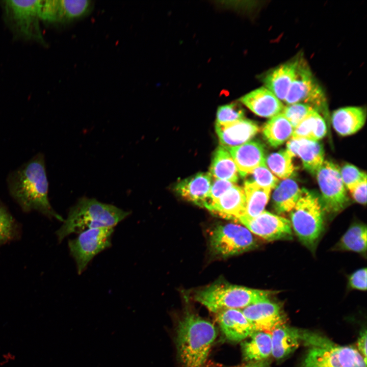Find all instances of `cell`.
Here are the masks:
<instances>
[{
    "instance_id": "1",
    "label": "cell",
    "mask_w": 367,
    "mask_h": 367,
    "mask_svg": "<svg viewBox=\"0 0 367 367\" xmlns=\"http://www.w3.org/2000/svg\"><path fill=\"white\" fill-rule=\"evenodd\" d=\"M7 183L11 196L24 212L36 211L49 219L64 221L49 201L48 183L43 154H36L10 173Z\"/></svg>"
},
{
    "instance_id": "2",
    "label": "cell",
    "mask_w": 367,
    "mask_h": 367,
    "mask_svg": "<svg viewBox=\"0 0 367 367\" xmlns=\"http://www.w3.org/2000/svg\"><path fill=\"white\" fill-rule=\"evenodd\" d=\"M217 337L214 325L193 314L179 322L177 330L178 355L184 367H202Z\"/></svg>"
},
{
    "instance_id": "3",
    "label": "cell",
    "mask_w": 367,
    "mask_h": 367,
    "mask_svg": "<svg viewBox=\"0 0 367 367\" xmlns=\"http://www.w3.org/2000/svg\"><path fill=\"white\" fill-rule=\"evenodd\" d=\"M130 214L113 205L94 198L82 197L71 207L67 219L56 233L59 242L72 233L89 229L113 227Z\"/></svg>"
},
{
    "instance_id": "4",
    "label": "cell",
    "mask_w": 367,
    "mask_h": 367,
    "mask_svg": "<svg viewBox=\"0 0 367 367\" xmlns=\"http://www.w3.org/2000/svg\"><path fill=\"white\" fill-rule=\"evenodd\" d=\"M277 291L254 289L225 283H216L197 292L195 300L214 312L228 309H243L269 299Z\"/></svg>"
},
{
    "instance_id": "5",
    "label": "cell",
    "mask_w": 367,
    "mask_h": 367,
    "mask_svg": "<svg viewBox=\"0 0 367 367\" xmlns=\"http://www.w3.org/2000/svg\"><path fill=\"white\" fill-rule=\"evenodd\" d=\"M292 230L301 243L314 251L324 226V212L319 197L305 189L290 212Z\"/></svg>"
},
{
    "instance_id": "6",
    "label": "cell",
    "mask_w": 367,
    "mask_h": 367,
    "mask_svg": "<svg viewBox=\"0 0 367 367\" xmlns=\"http://www.w3.org/2000/svg\"><path fill=\"white\" fill-rule=\"evenodd\" d=\"M283 102L286 105L302 103L310 106L319 113L327 111L324 91L302 57L299 58L295 78Z\"/></svg>"
},
{
    "instance_id": "7",
    "label": "cell",
    "mask_w": 367,
    "mask_h": 367,
    "mask_svg": "<svg viewBox=\"0 0 367 367\" xmlns=\"http://www.w3.org/2000/svg\"><path fill=\"white\" fill-rule=\"evenodd\" d=\"M210 245L217 255L228 257L248 251L257 246L252 233L242 225H220L210 233Z\"/></svg>"
},
{
    "instance_id": "8",
    "label": "cell",
    "mask_w": 367,
    "mask_h": 367,
    "mask_svg": "<svg viewBox=\"0 0 367 367\" xmlns=\"http://www.w3.org/2000/svg\"><path fill=\"white\" fill-rule=\"evenodd\" d=\"M41 4L42 0L4 2L7 19L20 36L44 42L39 25Z\"/></svg>"
},
{
    "instance_id": "9",
    "label": "cell",
    "mask_w": 367,
    "mask_h": 367,
    "mask_svg": "<svg viewBox=\"0 0 367 367\" xmlns=\"http://www.w3.org/2000/svg\"><path fill=\"white\" fill-rule=\"evenodd\" d=\"M113 231V227L89 229L68 241L70 253L76 263L79 274L95 255L111 246Z\"/></svg>"
},
{
    "instance_id": "10",
    "label": "cell",
    "mask_w": 367,
    "mask_h": 367,
    "mask_svg": "<svg viewBox=\"0 0 367 367\" xmlns=\"http://www.w3.org/2000/svg\"><path fill=\"white\" fill-rule=\"evenodd\" d=\"M315 175L325 208L333 213L342 211L349 200L340 169L333 163L324 161Z\"/></svg>"
},
{
    "instance_id": "11",
    "label": "cell",
    "mask_w": 367,
    "mask_h": 367,
    "mask_svg": "<svg viewBox=\"0 0 367 367\" xmlns=\"http://www.w3.org/2000/svg\"><path fill=\"white\" fill-rule=\"evenodd\" d=\"M237 221L252 233L266 241L290 240L293 237L289 220L265 210L254 217L242 216Z\"/></svg>"
},
{
    "instance_id": "12",
    "label": "cell",
    "mask_w": 367,
    "mask_h": 367,
    "mask_svg": "<svg viewBox=\"0 0 367 367\" xmlns=\"http://www.w3.org/2000/svg\"><path fill=\"white\" fill-rule=\"evenodd\" d=\"M242 310L255 331L271 333L285 325L286 322L281 306L269 299L250 305Z\"/></svg>"
},
{
    "instance_id": "13",
    "label": "cell",
    "mask_w": 367,
    "mask_h": 367,
    "mask_svg": "<svg viewBox=\"0 0 367 367\" xmlns=\"http://www.w3.org/2000/svg\"><path fill=\"white\" fill-rule=\"evenodd\" d=\"M90 6L88 0H42L41 20L54 22L77 19L84 16Z\"/></svg>"
},
{
    "instance_id": "14",
    "label": "cell",
    "mask_w": 367,
    "mask_h": 367,
    "mask_svg": "<svg viewBox=\"0 0 367 367\" xmlns=\"http://www.w3.org/2000/svg\"><path fill=\"white\" fill-rule=\"evenodd\" d=\"M305 345L309 347L301 367H341L334 349V344L312 333Z\"/></svg>"
},
{
    "instance_id": "15",
    "label": "cell",
    "mask_w": 367,
    "mask_h": 367,
    "mask_svg": "<svg viewBox=\"0 0 367 367\" xmlns=\"http://www.w3.org/2000/svg\"><path fill=\"white\" fill-rule=\"evenodd\" d=\"M286 149L293 157L298 156L304 167L312 174H316L325 161L323 147L319 141L291 138L287 142Z\"/></svg>"
},
{
    "instance_id": "16",
    "label": "cell",
    "mask_w": 367,
    "mask_h": 367,
    "mask_svg": "<svg viewBox=\"0 0 367 367\" xmlns=\"http://www.w3.org/2000/svg\"><path fill=\"white\" fill-rule=\"evenodd\" d=\"M217 313L219 326L225 337L230 341L242 342L255 331L241 309H228Z\"/></svg>"
},
{
    "instance_id": "17",
    "label": "cell",
    "mask_w": 367,
    "mask_h": 367,
    "mask_svg": "<svg viewBox=\"0 0 367 367\" xmlns=\"http://www.w3.org/2000/svg\"><path fill=\"white\" fill-rule=\"evenodd\" d=\"M240 100L254 114L265 118L281 113L284 107L283 103L265 87L251 91Z\"/></svg>"
},
{
    "instance_id": "18",
    "label": "cell",
    "mask_w": 367,
    "mask_h": 367,
    "mask_svg": "<svg viewBox=\"0 0 367 367\" xmlns=\"http://www.w3.org/2000/svg\"><path fill=\"white\" fill-rule=\"evenodd\" d=\"M259 129L255 122L244 118L227 125L216 124V133L221 146L227 149L250 141Z\"/></svg>"
},
{
    "instance_id": "19",
    "label": "cell",
    "mask_w": 367,
    "mask_h": 367,
    "mask_svg": "<svg viewBox=\"0 0 367 367\" xmlns=\"http://www.w3.org/2000/svg\"><path fill=\"white\" fill-rule=\"evenodd\" d=\"M245 207L246 197L244 189L234 185L218 200L205 208L221 217L236 221L244 215Z\"/></svg>"
},
{
    "instance_id": "20",
    "label": "cell",
    "mask_w": 367,
    "mask_h": 367,
    "mask_svg": "<svg viewBox=\"0 0 367 367\" xmlns=\"http://www.w3.org/2000/svg\"><path fill=\"white\" fill-rule=\"evenodd\" d=\"M227 150L243 177L250 175L255 168L265 163L264 148L259 142L250 141Z\"/></svg>"
},
{
    "instance_id": "21",
    "label": "cell",
    "mask_w": 367,
    "mask_h": 367,
    "mask_svg": "<svg viewBox=\"0 0 367 367\" xmlns=\"http://www.w3.org/2000/svg\"><path fill=\"white\" fill-rule=\"evenodd\" d=\"M299 57L282 64L264 78L265 87L283 102L295 78Z\"/></svg>"
},
{
    "instance_id": "22",
    "label": "cell",
    "mask_w": 367,
    "mask_h": 367,
    "mask_svg": "<svg viewBox=\"0 0 367 367\" xmlns=\"http://www.w3.org/2000/svg\"><path fill=\"white\" fill-rule=\"evenodd\" d=\"M212 176L209 172L198 173L177 184L175 189L185 199L203 206L211 188Z\"/></svg>"
},
{
    "instance_id": "23",
    "label": "cell",
    "mask_w": 367,
    "mask_h": 367,
    "mask_svg": "<svg viewBox=\"0 0 367 367\" xmlns=\"http://www.w3.org/2000/svg\"><path fill=\"white\" fill-rule=\"evenodd\" d=\"M366 113L362 107H347L333 112L331 121L333 128L340 135L346 136L356 133L365 122Z\"/></svg>"
},
{
    "instance_id": "24",
    "label": "cell",
    "mask_w": 367,
    "mask_h": 367,
    "mask_svg": "<svg viewBox=\"0 0 367 367\" xmlns=\"http://www.w3.org/2000/svg\"><path fill=\"white\" fill-rule=\"evenodd\" d=\"M271 333L272 355L278 360L293 353L301 342V330L286 325L277 328Z\"/></svg>"
},
{
    "instance_id": "25",
    "label": "cell",
    "mask_w": 367,
    "mask_h": 367,
    "mask_svg": "<svg viewBox=\"0 0 367 367\" xmlns=\"http://www.w3.org/2000/svg\"><path fill=\"white\" fill-rule=\"evenodd\" d=\"M247 338L241 343L243 356L245 360L260 361L272 355L271 333L256 331Z\"/></svg>"
},
{
    "instance_id": "26",
    "label": "cell",
    "mask_w": 367,
    "mask_h": 367,
    "mask_svg": "<svg viewBox=\"0 0 367 367\" xmlns=\"http://www.w3.org/2000/svg\"><path fill=\"white\" fill-rule=\"evenodd\" d=\"M301 191L297 182L292 179L287 178L279 182L274 189L272 195L275 211L278 214L290 212L300 198Z\"/></svg>"
},
{
    "instance_id": "27",
    "label": "cell",
    "mask_w": 367,
    "mask_h": 367,
    "mask_svg": "<svg viewBox=\"0 0 367 367\" xmlns=\"http://www.w3.org/2000/svg\"><path fill=\"white\" fill-rule=\"evenodd\" d=\"M209 173L214 178L233 183L239 179L237 165L228 150L222 146H219L214 154Z\"/></svg>"
},
{
    "instance_id": "28",
    "label": "cell",
    "mask_w": 367,
    "mask_h": 367,
    "mask_svg": "<svg viewBox=\"0 0 367 367\" xmlns=\"http://www.w3.org/2000/svg\"><path fill=\"white\" fill-rule=\"evenodd\" d=\"M294 128L287 119L280 113L270 118L263 128L267 141L277 147L291 138Z\"/></svg>"
},
{
    "instance_id": "29",
    "label": "cell",
    "mask_w": 367,
    "mask_h": 367,
    "mask_svg": "<svg viewBox=\"0 0 367 367\" xmlns=\"http://www.w3.org/2000/svg\"><path fill=\"white\" fill-rule=\"evenodd\" d=\"M243 189L246 197V207L244 215L242 216L256 217L265 211L272 190L261 187L250 180L245 182Z\"/></svg>"
},
{
    "instance_id": "30",
    "label": "cell",
    "mask_w": 367,
    "mask_h": 367,
    "mask_svg": "<svg viewBox=\"0 0 367 367\" xmlns=\"http://www.w3.org/2000/svg\"><path fill=\"white\" fill-rule=\"evenodd\" d=\"M367 231L366 225H352L343 234L334 249L349 251L365 254L366 251Z\"/></svg>"
},
{
    "instance_id": "31",
    "label": "cell",
    "mask_w": 367,
    "mask_h": 367,
    "mask_svg": "<svg viewBox=\"0 0 367 367\" xmlns=\"http://www.w3.org/2000/svg\"><path fill=\"white\" fill-rule=\"evenodd\" d=\"M325 121L322 115L314 111L296 127L291 138H303L318 141L326 134Z\"/></svg>"
},
{
    "instance_id": "32",
    "label": "cell",
    "mask_w": 367,
    "mask_h": 367,
    "mask_svg": "<svg viewBox=\"0 0 367 367\" xmlns=\"http://www.w3.org/2000/svg\"><path fill=\"white\" fill-rule=\"evenodd\" d=\"M291 153L286 149L272 153L265 159L266 165L278 179L289 178L294 171Z\"/></svg>"
},
{
    "instance_id": "33",
    "label": "cell",
    "mask_w": 367,
    "mask_h": 367,
    "mask_svg": "<svg viewBox=\"0 0 367 367\" xmlns=\"http://www.w3.org/2000/svg\"><path fill=\"white\" fill-rule=\"evenodd\" d=\"M20 225L0 200V247L21 237Z\"/></svg>"
},
{
    "instance_id": "34",
    "label": "cell",
    "mask_w": 367,
    "mask_h": 367,
    "mask_svg": "<svg viewBox=\"0 0 367 367\" xmlns=\"http://www.w3.org/2000/svg\"><path fill=\"white\" fill-rule=\"evenodd\" d=\"M334 349L341 367H366V361L355 348L334 344Z\"/></svg>"
},
{
    "instance_id": "35",
    "label": "cell",
    "mask_w": 367,
    "mask_h": 367,
    "mask_svg": "<svg viewBox=\"0 0 367 367\" xmlns=\"http://www.w3.org/2000/svg\"><path fill=\"white\" fill-rule=\"evenodd\" d=\"M314 111L316 110L308 104L296 103L284 106L281 113L295 128Z\"/></svg>"
},
{
    "instance_id": "36",
    "label": "cell",
    "mask_w": 367,
    "mask_h": 367,
    "mask_svg": "<svg viewBox=\"0 0 367 367\" xmlns=\"http://www.w3.org/2000/svg\"><path fill=\"white\" fill-rule=\"evenodd\" d=\"M244 112L236 103L219 107L217 112L216 124L227 125L244 119Z\"/></svg>"
},
{
    "instance_id": "37",
    "label": "cell",
    "mask_w": 367,
    "mask_h": 367,
    "mask_svg": "<svg viewBox=\"0 0 367 367\" xmlns=\"http://www.w3.org/2000/svg\"><path fill=\"white\" fill-rule=\"evenodd\" d=\"M250 174L252 176L250 180L265 188L274 189L279 182V179L271 172L266 163L255 168Z\"/></svg>"
},
{
    "instance_id": "38",
    "label": "cell",
    "mask_w": 367,
    "mask_h": 367,
    "mask_svg": "<svg viewBox=\"0 0 367 367\" xmlns=\"http://www.w3.org/2000/svg\"><path fill=\"white\" fill-rule=\"evenodd\" d=\"M340 173L345 187L349 191L366 178L365 173L361 171L356 167L351 164L344 166L340 169Z\"/></svg>"
},
{
    "instance_id": "39",
    "label": "cell",
    "mask_w": 367,
    "mask_h": 367,
    "mask_svg": "<svg viewBox=\"0 0 367 367\" xmlns=\"http://www.w3.org/2000/svg\"><path fill=\"white\" fill-rule=\"evenodd\" d=\"M234 185V183L228 180L217 179L212 177L209 196L205 201L203 207H206L209 204L216 201Z\"/></svg>"
},
{
    "instance_id": "40",
    "label": "cell",
    "mask_w": 367,
    "mask_h": 367,
    "mask_svg": "<svg viewBox=\"0 0 367 367\" xmlns=\"http://www.w3.org/2000/svg\"><path fill=\"white\" fill-rule=\"evenodd\" d=\"M349 285L354 290L366 291V269L361 268L353 273L349 278Z\"/></svg>"
},
{
    "instance_id": "41",
    "label": "cell",
    "mask_w": 367,
    "mask_h": 367,
    "mask_svg": "<svg viewBox=\"0 0 367 367\" xmlns=\"http://www.w3.org/2000/svg\"><path fill=\"white\" fill-rule=\"evenodd\" d=\"M350 191L353 199L357 202L365 205L366 203V178L357 185Z\"/></svg>"
},
{
    "instance_id": "42",
    "label": "cell",
    "mask_w": 367,
    "mask_h": 367,
    "mask_svg": "<svg viewBox=\"0 0 367 367\" xmlns=\"http://www.w3.org/2000/svg\"><path fill=\"white\" fill-rule=\"evenodd\" d=\"M366 330H362L359 334L357 340V347L359 352L366 361Z\"/></svg>"
},
{
    "instance_id": "43",
    "label": "cell",
    "mask_w": 367,
    "mask_h": 367,
    "mask_svg": "<svg viewBox=\"0 0 367 367\" xmlns=\"http://www.w3.org/2000/svg\"><path fill=\"white\" fill-rule=\"evenodd\" d=\"M2 360L0 361V366H3L9 363L10 361L16 360V355L11 352L4 353L2 355Z\"/></svg>"
},
{
    "instance_id": "44",
    "label": "cell",
    "mask_w": 367,
    "mask_h": 367,
    "mask_svg": "<svg viewBox=\"0 0 367 367\" xmlns=\"http://www.w3.org/2000/svg\"><path fill=\"white\" fill-rule=\"evenodd\" d=\"M244 367H269L268 363L264 361L253 362Z\"/></svg>"
}]
</instances>
